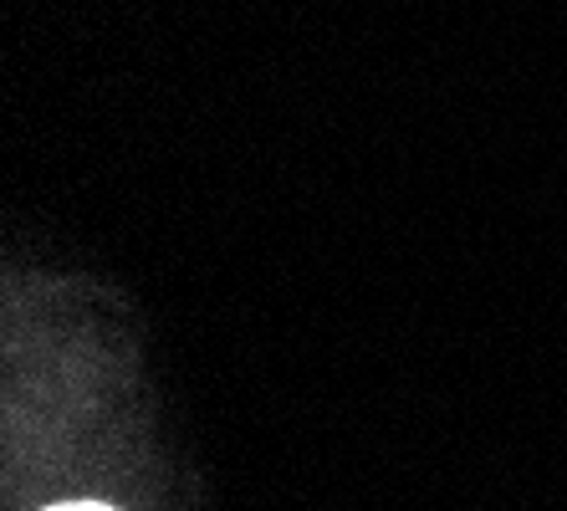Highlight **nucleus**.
I'll return each instance as SVG.
<instances>
[{
    "label": "nucleus",
    "mask_w": 567,
    "mask_h": 511,
    "mask_svg": "<svg viewBox=\"0 0 567 511\" xmlns=\"http://www.w3.org/2000/svg\"><path fill=\"white\" fill-rule=\"evenodd\" d=\"M52 511H113V507H93V501H72V507H52Z\"/></svg>",
    "instance_id": "f257e3e1"
}]
</instances>
